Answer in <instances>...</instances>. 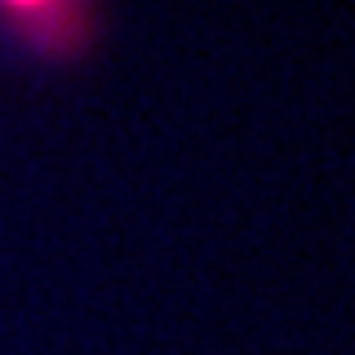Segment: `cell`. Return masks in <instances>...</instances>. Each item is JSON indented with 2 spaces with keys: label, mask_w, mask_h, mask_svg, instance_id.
<instances>
[{
  "label": "cell",
  "mask_w": 355,
  "mask_h": 355,
  "mask_svg": "<svg viewBox=\"0 0 355 355\" xmlns=\"http://www.w3.org/2000/svg\"><path fill=\"white\" fill-rule=\"evenodd\" d=\"M103 36L98 0H0V40L27 62L76 67Z\"/></svg>",
  "instance_id": "obj_1"
}]
</instances>
